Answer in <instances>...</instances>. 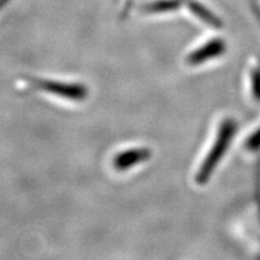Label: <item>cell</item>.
<instances>
[{
	"mask_svg": "<svg viewBox=\"0 0 260 260\" xmlns=\"http://www.w3.org/2000/svg\"><path fill=\"white\" fill-rule=\"evenodd\" d=\"M252 93L255 100L260 102V68L255 67L251 73Z\"/></svg>",
	"mask_w": 260,
	"mask_h": 260,
	"instance_id": "cell-7",
	"label": "cell"
},
{
	"mask_svg": "<svg viewBox=\"0 0 260 260\" xmlns=\"http://www.w3.org/2000/svg\"><path fill=\"white\" fill-rule=\"evenodd\" d=\"M32 83L37 88L44 92L54 94V95L73 100V102H81L88 95V89L80 83H67L51 80H32Z\"/></svg>",
	"mask_w": 260,
	"mask_h": 260,
	"instance_id": "cell-2",
	"label": "cell"
},
{
	"mask_svg": "<svg viewBox=\"0 0 260 260\" xmlns=\"http://www.w3.org/2000/svg\"><path fill=\"white\" fill-rule=\"evenodd\" d=\"M180 0H158V2L146 5L145 10L147 12H155V14H158V12L174 11V10L180 8Z\"/></svg>",
	"mask_w": 260,
	"mask_h": 260,
	"instance_id": "cell-6",
	"label": "cell"
},
{
	"mask_svg": "<svg viewBox=\"0 0 260 260\" xmlns=\"http://www.w3.org/2000/svg\"><path fill=\"white\" fill-rule=\"evenodd\" d=\"M151 157V151L148 148H133L128 151L121 152L113 160L117 170H128L140 162L146 161Z\"/></svg>",
	"mask_w": 260,
	"mask_h": 260,
	"instance_id": "cell-4",
	"label": "cell"
},
{
	"mask_svg": "<svg viewBox=\"0 0 260 260\" xmlns=\"http://www.w3.org/2000/svg\"><path fill=\"white\" fill-rule=\"evenodd\" d=\"M246 146L247 148L252 149V151L260 148V128L256 130L254 134H252V136H249L246 142Z\"/></svg>",
	"mask_w": 260,
	"mask_h": 260,
	"instance_id": "cell-8",
	"label": "cell"
},
{
	"mask_svg": "<svg viewBox=\"0 0 260 260\" xmlns=\"http://www.w3.org/2000/svg\"><path fill=\"white\" fill-rule=\"evenodd\" d=\"M236 123L233 119H225L219 126L218 134L214 140L212 148L210 149L206 158L204 159L203 164L199 168L197 174V182L199 184H205L212 176L213 171L216 170L217 165L219 164L220 159L224 157L228 151L229 144L235 135Z\"/></svg>",
	"mask_w": 260,
	"mask_h": 260,
	"instance_id": "cell-1",
	"label": "cell"
},
{
	"mask_svg": "<svg viewBox=\"0 0 260 260\" xmlns=\"http://www.w3.org/2000/svg\"><path fill=\"white\" fill-rule=\"evenodd\" d=\"M224 52H225V42L220 39H214V40L209 41L204 46L191 52L187 58V61L190 65H199L210 59H213V58L219 57Z\"/></svg>",
	"mask_w": 260,
	"mask_h": 260,
	"instance_id": "cell-3",
	"label": "cell"
},
{
	"mask_svg": "<svg viewBox=\"0 0 260 260\" xmlns=\"http://www.w3.org/2000/svg\"><path fill=\"white\" fill-rule=\"evenodd\" d=\"M188 6H189L190 11L193 12L197 17H199L201 21H204L205 23L212 25L214 28H220L223 25V22L220 21L216 15H213L212 12L209 11V10L205 8V6L199 4V3L191 2L188 4Z\"/></svg>",
	"mask_w": 260,
	"mask_h": 260,
	"instance_id": "cell-5",
	"label": "cell"
}]
</instances>
